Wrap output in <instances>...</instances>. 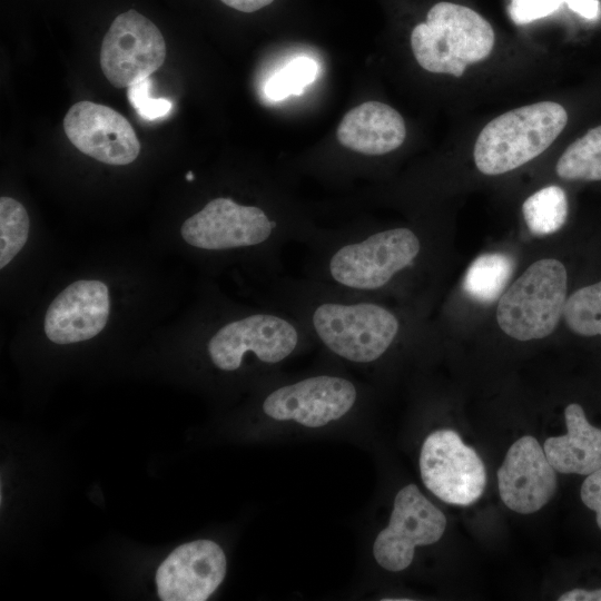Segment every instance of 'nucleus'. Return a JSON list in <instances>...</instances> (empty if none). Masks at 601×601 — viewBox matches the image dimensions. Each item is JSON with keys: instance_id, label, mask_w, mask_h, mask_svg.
Listing matches in <instances>:
<instances>
[{"instance_id": "obj_1", "label": "nucleus", "mask_w": 601, "mask_h": 601, "mask_svg": "<svg viewBox=\"0 0 601 601\" xmlns=\"http://www.w3.org/2000/svg\"><path fill=\"white\" fill-rule=\"evenodd\" d=\"M305 247L304 277L380 299L418 267L425 246L410 226L358 223L318 228Z\"/></svg>"}, {"instance_id": "obj_4", "label": "nucleus", "mask_w": 601, "mask_h": 601, "mask_svg": "<svg viewBox=\"0 0 601 601\" xmlns=\"http://www.w3.org/2000/svg\"><path fill=\"white\" fill-rule=\"evenodd\" d=\"M492 26L480 13L452 2L435 3L426 21L414 27L411 47L418 65L434 73L461 77L467 65L487 58L494 46Z\"/></svg>"}, {"instance_id": "obj_9", "label": "nucleus", "mask_w": 601, "mask_h": 601, "mask_svg": "<svg viewBox=\"0 0 601 601\" xmlns=\"http://www.w3.org/2000/svg\"><path fill=\"white\" fill-rule=\"evenodd\" d=\"M446 518L415 484L402 487L394 500L388 525L373 544V555L385 570L397 572L412 563L416 546L437 542Z\"/></svg>"}, {"instance_id": "obj_3", "label": "nucleus", "mask_w": 601, "mask_h": 601, "mask_svg": "<svg viewBox=\"0 0 601 601\" xmlns=\"http://www.w3.org/2000/svg\"><path fill=\"white\" fill-rule=\"evenodd\" d=\"M568 122L565 109L554 101L523 106L494 118L474 145V162L484 175H502L541 155Z\"/></svg>"}, {"instance_id": "obj_7", "label": "nucleus", "mask_w": 601, "mask_h": 601, "mask_svg": "<svg viewBox=\"0 0 601 601\" xmlns=\"http://www.w3.org/2000/svg\"><path fill=\"white\" fill-rule=\"evenodd\" d=\"M420 471L425 487L453 505L473 504L486 484L485 466L479 454L449 428L436 430L424 440Z\"/></svg>"}, {"instance_id": "obj_10", "label": "nucleus", "mask_w": 601, "mask_h": 601, "mask_svg": "<svg viewBox=\"0 0 601 601\" xmlns=\"http://www.w3.org/2000/svg\"><path fill=\"white\" fill-rule=\"evenodd\" d=\"M63 129L78 150L107 165H128L140 152L139 139L129 121L105 105L76 102L65 116Z\"/></svg>"}, {"instance_id": "obj_26", "label": "nucleus", "mask_w": 601, "mask_h": 601, "mask_svg": "<svg viewBox=\"0 0 601 601\" xmlns=\"http://www.w3.org/2000/svg\"><path fill=\"white\" fill-rule=\"evenodd\" d=\"M220 1L235 10L250 13L270 4L274 0H220Z\"/></svg>"}, {"instance_id": "obj_13", "label": "nucleus", "mask_w": 601, "mask_h": 601, "mask_svg": "<svg viewBox=\"0 0 601 601\" xmlns=\"http://www.w3.org/2000/svg\"><path fill=\"white\" fill-rule=\"evenodd\" d=\"M109 313L107 285L99 280H77L49 305L45 332L51 342L60 345L87 341L104 329Z\"/></svg>"}, {"instance_id": "obj_14", "label": "nucleus", "mask_w": 601, "mask_h": 601, "mask_svg": "<svg viewBox=\"0 0 601 601\" xmlns=\"http://www.w3.org/2000/svg\"><path fill=\"white\" fill-rule=\"evenodd\" d=\"M336 136L342 146L354 152L382 156L402 146L406 127L400 112L391 106L366 101L343 117Z\"/></svg>"}, {"instance_id": "obj_17", "label": "nucleus", "mask_w": 601, "mask_h": 601, "mask_svg": "<svg viewBox=\"0 0 601 601\" xmlns=\"http://www.w3.org/2000/svg\"><path fill=\"white\" fill-rule=\"evenodd\" d=\"M522 213L531 234L535 236L553 234L566 221L569 214L566 194L559 186H546L524 200Z\"/></svg>"}, {"instance_id": "obj_23", "label": "nucleus", "mask_w": 601, "mask_h": 601, "mask_svg": "<svg viewBox=\"0 0 601 601\" xmlns=\"http://www.w3.org/2000/svg\"><path fill=\"white\" fill-rule=\"evenodd\" d=\"M561 4V0H510L508 12L515 24H526L552 14Z\"/></svg>"}, {"instance_id": "obj_24", "label": "nucleus", "mask_w": 601, "mask_h": 601, "mask_svg": "<svg viewBox=\"0 0 601 601\" xmlns=\"http://www.w3.org/2000/svg\"><path fill=\"white\" fill-rule=\"evenodd\" d=\"M579 496L583 506L593 513L594 524L601 533V469L584 476Z\"/></svg>"}, {"instance_id": "obj_5", "label": "nucleus", "mask_w": 601, "mask_h": 601, "mask_svg": "<svg viewBox=\"0 0 601 601\" xmlns=\"http://www.w3.org/2000/svg\"><path fill=\"white\" fill-rule=\"evenodd\" d=\"M568 297V272L558 259L532 265L501 295L496 307L500 328L521 342L551 335L562 318Z\"/></svg>"}, {"instance_id": "obj_22", "label": "nucleus", "mask_w": 601, "mask_h": 601, "mask_svg": "<svg viewBox=\"0 0 601 601\" xmlns=\"http://www.w3.org/2000/svg\"><path fill=\"white\" fill-rule=\"evenodd\" d=\"M150 88V78L139 80L128 87V99L142 119L152 121L167 116L173 108V104L165 98H151Z\"/></svg>"}, {"instance_id": "obj_18", "label": "nucleus", "mask_w": 601, "mask_h": 601, "mask_svg": "<svg viewBox=\"0 0 601 601\" xmlns=\"http://www.w3.org/2000/svg\"><path fill=\"white\" fill-rule=\"evenodd\" d=\"M555 171L565 180H601V126L574 140L560 156Z\"/></svg>"}, {"instance_id": "obj_21", "label": "nucleus", "mask_w": 601, "mask_h": 601, "mask_svg": "<svg viewBox=\"0 0 601 601\" xmlns=\"http://www.w3.org/2000/svg\"><path fill=\"white\" fill-rule=\"evenodd\" d=\"M318 72V65L308 57H298L272 76L265 85V95L279 101L290 95L299 96L312 83Z\"/></svg>"}, {"instance_id": "obj_16", "label": "nucleus", "mask_w": 601, "mask_h": 601, "mask_svg": "<svg viewBox=\"0 0 601 601\" xmlns=\"http://www.w3.org/2000/svg\"><path fill=\"white\" fill-rule=\"evenodd\" d=\"M513 272L511 256L497 252L480 255L465 272L463 289L479 303H493L504 293Z\"/></svg>"}, {"instance_id": "obj_19", "label": "nucleus", "mask_w": 601, "mask_h": 601, "mask_svg": "<svg viewBox=\"0 0 601 601\" xmlns=\"http://www.w3.org/2000/svg\"><path fill=\"white\" fill-rule=\"evenodd\" d=\"M562 318L569 331L578 336L601 337V279L571 293Z\"/></svg>"}, {"instance_id": "obj_20", "label": "nucleus", "mask_w": 601, "mask_h": 601, "mask_svg": "<svg viewBox=\"0 0 601 601\" xmlns=\"http://www.w3.org/2000/svg\"><path fill=\"white\" fill-rule=\"evenodd\" d=\"M30 219L18 200L0 198V267L8 265L28 240Z\"/></svg>"}, {"instance_id": "obj_15", "label": "nucleus", "mask_w": 601, "mask_h": 601, "mask_svg": "<svg viewBox=\"0 0 601 601\" xmlns=\"http://www.w3.org/2000/svg\"><path fill=\"white\" fill-rule=\"evenodd\" d=\"M564 424L565 434L549 437L543 444L553 469L583 476L601 469V427L590 421L581 403L565 406Z\"/></svg>"}, {"instance_id": "obj_11", "label": "nucleus", "mask_w": 601, "mask_h": 601, "mask_svg": "<svg viewBox=\"0 0 601 601\" xmlns=\"http://www.w3.org/2000/svg\"><path fill=\"white\" fill-rule=\"evenodd\" d=\"M226 556L209 540H197L176 548L156 572L157 592L164 601H204L223 582Z\"/></svg>"}, {"instance_id": "obj_6", "label": "nucleus", "mask_w": 601, "mask_h": 601, "mask_svg": "<svg viewBox=\"0 0 601 601\" xmlns=\"http://www.w3.org/2000/svg\"><path fill=\"white\" fill-rule=\"evenodd\" d=\"M358 396L352 380L335 373H317L272 387L262 410L276 421L321 427L346 415Z\"/></svg>"}, {"instance_id": "obj_12", "label": "nucleus", "mask_w": 601, "mask_h": 601, "mask_svg": "<svg viewBox=\"0 0 601 601\" xmlns=\"http://www.w3.org/2000/svg\"><path fill=\"white\" fill-rule=\"evenodd\" d=\"M496 476L503 503L521 514L539 511L558 487L556 471L531 435L520 437L510 446Z\"/></svg>"}, {"instance_id": "obj_27", "label": "nucleus", "mask_w": 601, "mask_h": 601, "mask_svg": "<svg viewBox=\"0 0 601 601\" xmlns=\"http://www.w3.org/2000/svg\"><path fill=\"white\" fill-rule=\"evenodd\" d=\"M186 180L193 181L195 179V175L193 171H188L185 176Z\"/></svg>"}, {"instance_id": "obj_25", "label": "nucleus", "mask_w": 601, "mask_h": 601, "mask_svg": "<svg viewBox=\"0 0 601 601\" xmlns=\"http://www.w3.org/2000/svg\"><path fill=\"white\" fill-rule=\"evenodd\" d=\"M572 11L579 13L585 19H595L599 16V1L598 0H561Z\"/></svg>"}, {"instance_id": "obj_8", "label": "nucleus", "mask_w": 601, "mask_h": 601, "mask_svg": "<svg viewBox=\"0 0 601 601\" xmlns=\"http://www.w3.org/2000/svg\"><path fill=\"white\" fill-rule=\"evenodd\" d=\"M166 58V42L156 24L136 10L118 14L105 35L100 66L116 88L149 78Z\"/></svg>"}, {"instance_id": "obj_2", "label": "nucleus", "mask_w": 601, "mask_h": 601, "mask_svg": "<svg viewBox=\"0 0 601 601\" xmlns=\"http://www.w3.org/2000/svg\"><path fill=\"white\" fill-rule=\"evenodd\" d=\"M315 343L295 317L266 306L244 311L217 325L206 343L211 364L223 372H236L252 357L276 366Z\"/></svg>"}]
</instances>
